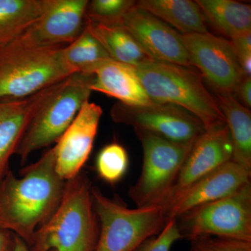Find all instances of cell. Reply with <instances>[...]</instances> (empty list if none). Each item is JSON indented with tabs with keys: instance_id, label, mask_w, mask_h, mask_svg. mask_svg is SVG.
<instances>
[{
	"instance_id": "1",
	"label": "cell",
	"mask_w": 251,
	"mask_h": 251,
	"mask_svg": "<svg viewBox=\"0 0 251 251\" xmlns=\"http://www.w3.org/2000/svg\"><path fill=\"white\" fill-rule=\"evenodd\" d=\"M65 182L56 171L54 146L21 170L20 177L9 170L0 182V229L29 247L36 231L58 207Z\"/></svg>"
},
{
	"instance_id": "2",
	"label": "cell",
	"mask_w": 251,
	"mask_h": 251,
	"mask_svg": "<svg viewBox=\"0 0 251 251\" xmlns=\"http://www.w3.org/2000/svg\"><path fill=\"white\" fill-rule=\"evenodd\" d=\"M92 185L78 174L65 182L58 207L34 233L31 251H95L100 232Z\"/></svg>"
},
{
	"instance_id": "3",
	"label": "cell",
	"mask_w": 251,
	"mask_h": 251,
	"mask_svg": "<svg viewBox=\"0 0 251 251\" xmlns=\"http://www.w3.org/2000/svg\"><path fill=\"white\" fill-rule=\"evenodd\" d=\"M153 103L171 104L199 119L205 130L226 125L217 100L206 88L201 73L193 68L148 59L134 67Z\"/></svg>"
},
{
	"instance_id": "4",
	"label": "cell",
	"mask_w": 251,
	"mask_h": 251,
	"mask_svg": "<svg viewBox=\"0 0 251 251\" xmlns=\"http://www.w3.org/2000/svg\"><path fill=\"white\" fill-rule=\"evenodd\" d=\"M62 48H0V100L27 98L73 75Z\"/></svg>"
},
{
	"instance_id": "5",
	"label": "cell",
	"mask_w": 251,
	"mask_h": 251,
	"mask_svg": "<svg viewBox=\"0 0 251 251\" xmlns=\"http://www.w3.org/2000/svg\"><path fill=\"white\" fill-rule=\"evenodd\" d=\"M100 232L95 251H134L160 234L168 222L161 206L129 209L120 198H109L92 187Z\"/></svg>"
},
{
	"instance_id": "6",
	"label": "cell",
	"mask_w": 251,
	"mask_h": 251,
	"mask_svg": "<svg viewBox=\"0 0 251 251\" xmlns=\"http://www.w3.org/2000/svg\"><path fill=\"white\" fill-rule=\"evenodd\" d=\"M93 74H74L60 82L58 89L33 117L15 154L21 163L37 150L57 143L90 100Z\"/></svg>"
},
{
	"instance_id": "7",
	"label": "cell",
	"mask_w": 251,
	"mask_h": 251,
	"mask_svg": "<svg viewBox=\"0 0 251 251\" xmlns=\"http://www.w3.org/2000/svg\"><path fill=\"white\" fill-rule=\"evenodd\" d=\"M135 132L143 146V164L139 178L130 186L128 195L138 207L162 206L195 140L176 143L146 132Z\"/></svg>"
},
{
	"instance_id": "8",
	"label": "cell",
	"mask_w": 251,
	"mask_h": 251,
	"mask_svg": "<svg viewBox=\"0 0 251 251\" xmlns=\"http://www.w3.org/2000/svg\"><path fill=\"white\" fill-rule=\"evenodd\" d=\"M175 219L181 239L192 241L211 236L251 242V182Z\"/></svg>"
},
{
	"instance_id": "9",
	"label": "cell",
	"mask_w": 251,
	"mask_h": 251,
	"mask_svg": "<svg viewBox=\"0 0 251 251\" xmlns=\"http://www.w3.org/2000/svg\"><path fill=\"white\" fill-rule=\"evenodd\" d=\"M110 115L114 122L130 126L135 131L146 132L176 143L194 141L205 131L199 119L171 104L133 106L118 102L112 106Z\"/></svg>"
},
{
	"instance_id": "10",
	"label": "cell",
	"mask_w": 251,
	"mask_h": 251,
	"mask_svg": "<svg viewBox=\"0 0 251 251\" xmlns=\"http://www.w3.org/2000/svg\"><path fill=\"white\" fill-rule=\"evenodd\" d=\"M181 39L192 67L216 92L233 94L244 77L230 41L209 32L181 34Z\"/></svg>"
},
{
	"instance_id": "11",
	"label": "cell",
	"mask_w": 251,
	"mask_h": 251,
	"mask_svg": "<svg viewBox=\"0 0 251 251\" xmlns=\"http://www.w3.org/2000/svg\"><path fill=\"white\" fill-rule=\"evenodd\" d=\"M87 0H52L39 19L9 44L20 48L64 47L85 27Z\"/></svg>"
},
{
	"instance_id": "12",
	"label": "cell",
	"mask_w": 251,
	"mask_h": 251,
	"mask_svg": "<svg viewBox=\"0 0 251 251\" xmlns=\"http://www.w3.org/2000/svg\"><path fill=\"white\" fill-rule=\"evenodd\" d=\"M120 25L130 33L150 59L193 68L181 34L136 3L123 16Z\"/></svg>"
},
{
	"instance_id": "13",
	"label": "cell",
	"mask_w": 251,
	"mask_h": 251,
	"mask_svg": "<svg viewBox=\"0 0 251 251\" xmlns=\"http://www.w3.org/2000/svg\"><path fill=\"white\" fill-rule=\"evenodd\" d=\"M102 114L99 105L87 100L54 145L56 171L64 181L80 174L88 160Z\"/></svg>"
},
{
	"instance_id": "14",
	"label": "cell",
	"mask_w": 251,
	"mask_h": 251,
	"mask_svg": "<svg viewBox=\"0 0 251 251\" xmlns=\"http://www.w3.org/2000/svg\"><path fill=\"white\" fill-rule=\"evenodd\" d=\"M232 145L227 125L205 130L195 140L166 202V209L196 181L232 160Z\"/></svg>"
},
{
	"instance_id": "15",
	"label": "cell",
	"mask_w": 251,
	"mask_h": 251,
	"mask_svg": "<svg viewBox=\"0 0 251 251\" xmlns=\"http://www.w3.org/2000/svg\"><path fill=\"white\" fill-rule=\"evenodd\" d=\"M251 171L229 161L190 186L165 209L168 221L196 206L228 196L251 181Z\"/></svg>"
},
{
	"instance_id": "16",
	"label": "cell",
	"mask_w": 251,
	"mask_h": 251,
	"mask_svg": "<svg viewBox=\"0 0 251 251\" xmlns=\"http://www.w3.org/2000/svg\"><path fill=\"white\" fill-rule=\"evenodd\" d=\"M50 86L20 100H0V182L9 169V162L15 154L33 117L58 89Z\"/></svg>"
},
{
	"instance_id": "17",
	"label": "cell",
	"mask_w": 251,
	"mask_h": 251,
	"mask_svg": "<svg viewBox=\"0 0 251 251\" xmlns=\"http://www.w3.org/2000/svg\"><path fill=\"white\" fill-rule=\"evenodd\" d=\"M92 92L118 99L125 105L142 106L152 104L133 66L112 59L104 61L92 72Z\"/></svg>"
},
{
	"instance_id": "18",
	"label": "cell",
	"mask_w": 251,
	"mask_h": 251,
	"mask_svg": "<svg viewBox=\"0 0 251 251\" xmlns=\"http://www.w3.org/2000/svg\"><path fill=\"white\" fill-rule=\"evenodd\" d=\"M214 97L228 128L232 161L251 171V112L231 94L216 92Z\"/></svg>"
},
{
	"instance_id": "19",
	"label": "cell",
	"mask_w": 251,
	"mask_h": 251,
	"mask_svg": "<svg viewBox=\"0 0 251 251\" xmlns=\"http://www.w3.org/2000/svg\"><path fill=\"white\" fill-rule=\"evenodd\" d=\"M204 21L229 41L251 32L250 5L233 0L195 1Z\"/></svg>"
},
{
	"instance_id": "20",
	"label": "cell",
	"mask_w": 251,
	"mask_h": 251,
	"mask_svg": "<svg viewBox=\"0 0 251 251\" xmlns=\"http://www.w3.org/2000/svg\"><path fill=\"white\" fill-rule=\"evenodd\" d=\"M136 5L182 34L207 33L204 16L191 0H140Z\"/></svg>"
},
{
	"instance_id": "21",
	"label": "cell",
	"mask_w": 251,
	"mask_h": 251,
	"mask_svg": "<svg viewBox=\"0 0 251 251\" xmlns=\"http://www.w3.org/2000/svg\"><path fill=\"white\" fill-rule=\"evenodd\" d=\"M84 28L101 44L113 60L135 67L151 59L134 38L120 25L85 20Z\"/></svg>"
},
{
	"instance_id": "22",
	"label": "cell",
	"mask_w": 251,
	"mask_h": 251,
	"mask_svg": "<svg viewBox=\"0 0 251 251\" xmlns=\"http://www.w3.org/2000/svg\"><path fill=\"white\" fill-rule=\"evenodd\" d=\"M52 2V0H0V48L17 39Z\"/></svg>"
},
{
	"instance_id": "23",
	"label": "cell",
	"mask_w": 251,
	"mask_h": 251,
	"mask_svg": "<svg viewBox=\"0 0 251 251\" xmlns=\"http://www.w3.org/2000/svg\"><path fill=\"white\" fill-rule=\"evenodd\" d=\"M62 56L72 74H92L99 64L111 59L101 44L85 28L75 40L62 48Z\"/></svg>"
},
{
	"instance_id": "24",
	"label": "cell",
	"mask_w": 251,
	"mask_h": 251,
	"mask_svg": "<svg viewBox=\"0 0 251 251\" xmlns=\"http://www.w3.org/2000/svg\"><path fill=\"white\" fill-rule=\"evenodd\" d=\"M129 158L126 149L120 144L112 143L104 147L96 160V169L99 177L105 182L115 184L128 171Z\"/></svg>"
},
{
	"instance_id": "25",
	"label": "cell",
	"mask_w": 251,
	"mask_h": 251,
	"mask_svg": "<svg viewBox=\"0 0 251 251\" xmlns=\"http://www.w3.org/2000/svg\"><path fill=\"white\" fill-rule=\"evenodd\" d=\"M136 3L131 0L89 1L85 19L108 24H120L122 18Z\"/></svg>"
},
{
	"instance_id": "26",
	"label": "cell",
	"mask_w": 251,
	"mask_h": 251,
	"mask_svg": "<svg viewBox=\"0 0 251 251\" xmlns=\"http://www.w3.org/2000/svg\"><path fill=\"white\" fill-rule=\"evenodd\" d=\"M191 242L189 251H251V242L235 239L206 236Z\"/></svg>"
},
{
	"instance_id": "27",
	"label": "cell",
	"mask_w": 251,
	"mask_h": 251,
	"mask_svg": "<svg viewBox=\"0 0 251 251\" xmlns=\"http://www.w3.org/2000/svg\"><path fill=\"white\" fill-rule=\"evenodd\" d=\"M181 239L176 221L171 219L160 234L145 241L134 251H171L174 243Z\"/></svg>"
},
{
	"instance_id": "28",
	"label": "cell",
	"mask_w": 251,
	"mask_h": 251,
	"mask_svg": "<svg viewBox=\"0 0 251 251\" xmlns=\"http://www.w3.org/2000/svg\"><path fill=\"white\" fill-rule=\"evenodd\" d=\"M233 48L239 66L246 76L251 74V32L229 41Z\"/></svg>"
},
{
	"instance_id": "29",
	"label": "cell",
	"mask_w": 251,
	"mask_h": 251,
	"mask_svg": "<svg viewBox=\"0 0 251 251\" xmlns=\"http://www.w3.org/2000/svg\"><path fill=\"white\" fill-rule=\"evenodd\" d=\"M234 93L237 94L238 97L244 105L247 108L251 107V76H245L237 85Z\"/></svg>"
},
{
	"instance_id": "30",
	"label": "cell",
	"mask_w": 251,
	"mask_h": 251,
	"mask_svg": "<svg viewBox=\"0 0 251 251\" xmlns=\"http://www.w3.org/2000/svg\"><path fill=\"white\" fill-rule=\"evenodd\" d=\"M15 234L9 231L0 229V251H14Z\"/></svg>"
},
{
	"instance_id": "31",
	"label": "cell",
	"mask_w": 251,
	"mask_h": 251,
	"mask_svg": "<svg viewBox=\"0 0 251 251\" xmlns=\"http://www.w3.org/2000/svg\"><path fill=\"white\" fill-rule=\"evenodd\" d=\"M14 251H31L27 244L21 238L15 235V247Z\"/></svg>"
}]
</instances>
